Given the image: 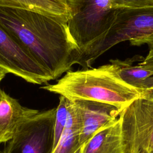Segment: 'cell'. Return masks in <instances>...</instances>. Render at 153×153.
<instances>
[{
	"instance_id": "8992f818",
	"label": "cell",
	"mask_w": 153,
	"mask_h": 153,
	"mask_svg": "<svg viewBox=\"0 0 153 153\" xmlns=\"http://www.w3.org/2000/svg\"><path fill=\"white\" fill-rule=\"evenodd\" d=\"M56 108L39 112L25 121L4 153H53Z\"/></svg>"
},
{
	"instance_id": "2e32d148",
	"label": "cell",
	"mask_w": 153,
	"mask_h": 153,
	"mask_svg": "<svg viewBox=\"0 0 153 153\" xmlns=\"http://www.w3.org/2000/svg\"><path fill=\"white\" fill-rule=\"evenodd\" d=\"M153 88V76L147 78L143 81L140 86V89Z\"/></svg>"
},
{
	"instance_id": "ac0fdd59",
	"label": "cell",
	"mask_w": 153,
	"mask_h": 153,
	"mask_svg": "<svg viewBox=\"0 0 153 153\" xmlns=\"http://www.w3.org/2000/svg\"><path fill=\"white\" fill-rule=\"evenodd\" d=\"M7 74V73L4 70H3L2 68H0V82L2 81V79L5 77Z\"/></svg>"
},
{
	"instance_id": "30bf717a",
	"label": "cell",
	"mask_w": 153,
	"mask_h": 153,
	"mask_svg": "<svg viewBox=\"0 0 153 153\" xmlns=\"http://www.w3.org/2000/svg\"><path fill=\"white\" fill-rule=\"evenodd\" d=\"M81 153H125L120 117L99 130L81 146Z\"/></svg>"
},
{
	"instance_id": "5b68a950",
	"label": "cell",
	"mask_w": 153,
	"mask_h": 153,
	"mask_svg": "<svg viewBox=\"0 0 153 153\" xmlns=\"http://www.w3.org/2000/svg\"><path fill=\"white\" fill-rule=\"evenodd\" d=\"M125 153H153V99L140 96L121 112Z\"/></svg>"
},
{
	"instance_id": "277c9868",
	"label": "cell",
	"mask_w": 153,
	"mask_h": 153,
	"mask_svg": "<svg viewBox=\"0 0 153 153\" xmlns=\"http://www.w3.org/2000/svg\"><path fill=\"white\" fill-rule=\"evenodd\" d=\"M126 41L133 45H153V6L116 10L112 26L90 52L82 69L90 68L102 54Z\"/></svg>"
},
{
	"instance_id": "ffe728a7",
	"label": "cell",
	"mask_w": 153,
	"mask_h": 153,
	"mask_svg": "<svg viewBox=\"0 0 153 153\" xmlns=\"http://www.w3.org/2000/svg\"><path fill=\"white\" fill-rule=\"evenodd\" d=\"M0 153H1V152H0Z\"/></svg>"
},
{
	"instance_id": "4fadbf2b",
	"label": "cell",
	"mask_w": 153,
	"mask_h": 153,
	"mask_svg": "<svg viewBox=\"0 0 153 153\" xmlns=\"http://www.w3.org/2000/svg\"><path fill=\"white\" fill-rule=\"evenodd\" d=\"M144 57L136 56L124 60H111L110 62L115 65L121 78L128 84L140 89L143 81L153 76V71L145 69L139 65H134L136 61L141 62Z\"/></svg>"
},
{
	"instance_id": "d6986e66",
	"label": "cell",
	"mask_w": 153,
	"mask_h": 153,
	"mask_svg": "<svg viewBox=\"0 0 153 153\" xmlns=\"http://www.w3.org/2000/svg\"><path fill=\"white\" fill-rule=\"evenodd\" d=\"M81 147L80 148H79L75 153H81Z\"/></svg>"
},
{
	"instance_id": "52a82bcc",
	"label": "cell",
	"mask_w": 153,
	"mask_h": 153,
	"mask_svg": "<svg viewBox=\"0 0 153 153\" xmlns=\"http://www.w3.org/2000/svg\"><path fill=\"white\" fill-rule=\"evenodd\" d=\"M0 68L7 74L11 73L34 84L53 80L27 50L1 26Z\"/></svg>"
},
{
	"instance_id": "6da1fadb",
	"label": "cell",
	"mask_w": 153,
	"mask_h": 153,
	"mask_svg": "<svg viewBox=\"0 0 153 153\" xmlns=\"http://www.w3.org/2000/svg\"><path fill=\"white\" fill-rule=\"evenodd\" d=\"M0 26L27 50L53 80L78 63L79 51L67 23L33 11L0 7Z\"/></svg>"
},
{
	"instance_id": "3957f363",
	"label": "cell",
	"mask_w": 153,
	"mask_h": 153,
	"mask_svg": "<svg viewBox=\"0 0 153 153\" xmlns=\"http://www.w3.org/2000/svg\"><path fill=\"white\" fill-rule=\"evenodd\" d=\"M70 9L67 26L79 51L78 64L82 67L90 52L112 26L116 10L111 0H70Z\"/></svg>"
},
{
	"instance_id": "9a60e30c",
	"label": "cell",
	"mask_w": 153,
	"mask_h": 153,
	"mask_svg": "<svg viewBox=\"0 0 153 153\" xmlns=\"http://www.w3.org/2000/svg\"><path fill=\"white\" fill-rule=\"evenodd\" d=\"M139 65L143 68L153 71V45L149 47V51L143 60L139 63Z\"/></svg>"
},
{
	"instance_id": "8fae6325",
	"label": "cell",
	"mask_w": 153,
	"mask_h": 153,
	"mask_svg": "<svg viewBox=\"0 0 153 153\" xmlns=\"http://www.w3.org/2000/svg\"><path fill=\"white\" fill-rule=\"evenodd\" d=\"M0 7L33 11L65 23L71 14L70 0H0Z\"/></svg>"
},
{
	"instance_id": "5bb4252c",
	"label": "cell",
	"mask_w": 153,
	"mask_h": 153,
	"mask_svg": "<svg viewBox=\"0 0 153 153\" xmlns=\"http://www.w3.org/2000/svg\"><path fill=\"white\" fill-rule=\"evenodd\" d=\"M70 100L60 96L59 103L56 108L55 125H54V148L58 143L59 139L65 128L68 116Z\"/></svg>"
},
{
	"instance_id": "9c48e42d",
	"label": "cell",
	"mask_w": 153,
	"mask_h": 153,
	"mask_svg": "<svg viewBox=\"0 0 153 153\" xmlns=\"http://www.w3.org/2000/svg\"><path fill=\"white\" fill-rule=\"evenodd\" d=\"M38 112L22 106L0 88V143L10 141L20 125Z\"/></svg>"
},
{
	"instance_id": "e0dca14e",
	"label": "cell",
	"mask_w": 153,
	"mask_h": 153,
	"mask_svg": "<svg viewBox=\"0 0 153 153\" xmlns=\"http://www.w3.org/2000/svg\"><path fill=\"white\" fill-rule=\"evenodd\" d=\"M141 96L153 99V88L141 89Z\"/></svg>"
},
{
	"instance_id": "7c38bea8",
	"label": "cell",
	"mask_w": 153,
	"mask_h": 153,
	"mask_svg": "<svg viewBox=\"0 0 153 153\" xmlns=\"http://www.w3.org/2000/svg\"><path fill=\"white\" fill-rule=\"evenodd\" d=\"M81 123L74 102L70 100L68 120L64 131L53 153H75L80 146Z\"/></svg>"
},
{
	"instance_id": "ba28073f",
	"label": "cell",
	"mask_w": 153,
	"mask_h": 153,
	"mask_svg": "<svg viewBox=\"0 0 153 153\" xmlns=\"http://www.w3.org/2000/svg\"><path fill=\"white\" fill-rule=\"evenodd\" d=\"M72 101L81 123L80 146L101 128L117 119L121 112L117 107L108 103L88 100Z\"/></svg>"
},
{
	"instance_id": "7a4b0ae2",
	"label": "cell",
	"mask_w": 153,
	"mask_h": 153,
	"mask_svg": "<svg viewBox=\"0 0 153 153\" xmlns=\"http://www.w3.org/2000/svg\"><path fill=\"white\" fill-rule=\"evenodd\" d=\"M42 88L69 100H88L112 105L121 111L141 96V89L124 82L111 63L96 68L69 71L54 84Z\"/></svg>"
}]
</instances>
